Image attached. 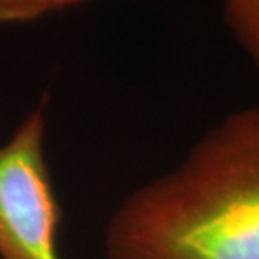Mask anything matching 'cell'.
I'll return each mask as SVG.
<instances>
[{"label": "cell", "mask_w": 259, "mask_h": 259, "mask_svg": "<svg viewBox=\"0 0 259 259\" xmlns=\"http://www.w3.org/2000/svg\"><path fill=\"white\" fill-rule=\"evenodd\" d=\"M46 131V109L38 106L0 144V259H64Z\"/></svg>", "instance_id": "obj_2"}, {"label": "cell", "mask_w": 259, "mask_h": 259, "mask_svg": "<svg viewBox=\"0 0 259 259\" xmlns=\"http://www.w3.org/2000/svg\"><path fill=\"white\" fill-rule=\"evenodd\" d=\"M51 0H0V24H30L52 14Z\"/></svg>", "instance_id": "obj_4"}, {"label": "cell", "mask_w": 259, "mask_h": 259, "mask_svg": "<svg viewBox=\"0 0 259 259\" xmlns=\"http://www.w3.org/2000/svg\"><path fill=\"white\" fill-rule=\"evenodd\" d=\"M223 10L234 40L259 69V0H223Z\"/></svg>", "instance_id": "obj_3"}, {"label": "cell", "mask_w": 259, "mask_h": 259, "mask_svg": "<svg viewBox=\"0 0 259 259\" xmlns=\"http://www.w3.org/2000/svg\"><path fill=\"white\" fill-rule=\"evenodd\" d=\"M104 246L107 259H259V107L226 115L131 192Z\"/></svg>", "instance_id": "obj_1"}, {"label": "cell", "mask_w": 259, "mask_h": 259, "mask_svg": "<svg viewBox=\"0 0 259 259\" xmlns=\"http://www.w3.org/2000/svg\"><path fill=\"white\" fill-rule=\"evenodd\" d=\"M91 0H51L54 12H59V10H67L72 7H79V5H84Z\"/></svg>", "instance_id": "obj_5"}]
</instances>
